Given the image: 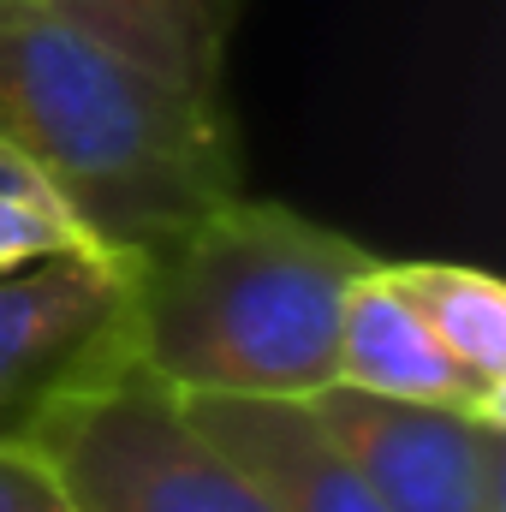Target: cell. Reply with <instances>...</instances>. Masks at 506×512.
Returning a JSON list of instances; mask_svg holds the SVG:
<instances>
[{
	"label": "cell",
	"instance_id": "cell-1",
	"mask_svg": "<svg viewBox=\"0 0 506 512\" xmlns=\"http://www.w3.org/2000/svg\"><path fill=\"white\" fill-rule=\"evenodd\" d=\"M0 143L102 251H155L245 191L227 102L149 78L42 0H0Z\"/></svg>",
	"mask_w": 506,
	"mask_h": 512
},
{
	"label": "cell",
	"instance_id": "cell-2",
	"mask_svg": "<svg viewBox=\"0 0 506 512\" xmlns=\"http://www.w3.org/2000/svg\"><path fill=\"white\" fill-rule=\"evenodd\" d=\"M376 256L292 203L227 197L143 251L137 358L179 393L310 399L334 382V334L352 280Z\"/></svg>",
	"mask_w": 506,
	"mask_h": 512
},
{
	"label": "cell",
	"instance_id": "cell-3",
	"mask_svg": "<svg viewBox=\"0 0 506 512\" xmlns=\"http://www.w3.org/2000/svg\"><path fill=\"white\" fill-rule=\"evenodd\" d=\"M30 453L72 512H274L143 358L72 393Z\"/></svg>",
	"mask_w": 506,
	"mask_h": 512
},
{
	"label": "cell",
	"instance_id": "cell-4",
	"mask_svg": "<svg viewBox=\"0 0 506 512\" xmlns=\"http://www.w3.org/2000/svg\"><path fill=\"white\" fill-rule=\"evenodd\" d=\"M143 251H66L0 274V447L137 358Z\"/></svg>",
	"mask_w": 506,
	"mask_h": 512
},
{
	"label": "cell",
	"instance_id": "cell-5",
	"mask_svg": "<svg viewBox=\"0 0 506 512\" xmlns=\"http://www.w3.org/2000/svg\"><path fill=\"white\" fill-rule=\"evenodd\" d=\"M340 453L387 512H506V423L465 405L381 399L346 382L310 393Z\"/></svg>",
	"mask_w": 506,
	"mask_h": 512
},
{
	"label": "cell",
	"instance_id": "cell-6",
	"mask_svg": "<svg viewBox=\"0 0 506 512\" xmlns=\"http://www.w3.org/2000/svg\"><path fill=\"white\" fill-rule=\"evenodd\" d=\"M179 393V387H173ZM191 423L262 489L274 512H387L340 453L310 399L268 393H179Z\"/></svg>",
	"mask_w": 506,
	"mask_h": 512
},
{
	"label": "cell",
	"instance_id": "cell-7",
	"mask_svg": "<svg viewBox=\"0 0 506 512\" xmlns=\"http://www.w3.org/2000/svg\"><path fill=\"white\" fill-rule=\"evenodd\" d=\"M334 382L381 393V399H417V405H465L477 417H489L477 405L471 382L459 376V364L441 352V340L429 334V322L417 316V304L399 292V280L387 274V262L364 268L340 304V334H334ZM506 423V417H501Z\"/></svg>",
	"mask_w": 506,
	"mask_h": 512
},
{
	"label": "cell",
	"instance_id": "cell-8",
	"mask_svg": "<svg viewBox=\"0 0 506 512\" xmlns=\"http://www.w3.org/2000/svg\"><path fill=\"white\" fill-rule=\"evenodd\" d=\"M72 30L96 36L120 60L149 78L197 96L227 102V42L239 0H42Z\"/></svg>",
	"mask_w": 506,
	"mask_h": 512
},
{
	"label": "cell",
	"instance_id": "cell-9",
	"mask_svg": "<svg viewBox=\"0 0 506 512\" xmlns=\"http://www.w3.org/2000/svg\"><path fill=\"white\" fill-rule=\"evenodd\" d=\"M387 274L459 364L477 405L506 417V286L477 262H387Z\"/></svg>",
	"mask_w": 506,
	"mask_h": 512
},
{
	"label": "cell",
	"instance_id": "cell-10",
	"mask_svg": "<svg viewBox=\"0 0 506 512\" xmlns=\"http://www.w3.org/2000/svg\"><path fill=\"white\" fill-rule=\"evenodd\" d=\"M66 251H102V245L84 233L72 203L42 179V167L24 161L12 143H0V274Z\"/></svg>",
	"mask_w": 506,
	"mask_h": 512
},
{
	"label": "cell",
	"instance_id": "cell-11",
	"mask_svg": "<svg viewBox=\"0 0 506 512\" xmlns=\"http://www.w3.org/2000/svg\"><path fill=\"white\" fill-rule=\"evenodd\" d=\"M0 512H72L36 453L0 447Z\"/></svg>",
	"mask_w": 506,
	"mask_h": 512
}]
</instances>
